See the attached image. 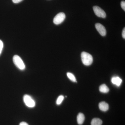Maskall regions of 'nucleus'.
<instances>
[{
  "instance_id": "10",
  "label": "nucleus",
  "mask_w": 125,
  "mask_h": 125,
  "mask_svg": "<svg viewBox=\"0 0 125 125\" xmlns=\"http://www.w3.org/2000/svg\"><path fill=\"white\" fill-rule=\"evenodd\" d=\"M99 90L100 92L104 93H108L109 90V88L105 84L101 85L99 87Z\"/></svg>"
},
{
  "instance_id": "3",
  "label": "nucleus",
  "mask_w": 125,
  "mask_h": 125,
  "mask_svg": "<svg viewBox=\"0 0 125 125\" xmlns=\"http://www.w3.org/2000/svg\"><path fill=\"white\" fill-rule=\"evenodd\" d=\"M23 101L25 104L28 107L33 108L36 105L35 101L32 97L28 94H25L23 97Z\"/></svg>"
},
{
  "instance_id": "11",
  "label": "nucleus",
  "mask_w": 125,
  "mask_h": 125,
  "mask_svg": "<svg viewBox=\"0 0 125 125\" xmlns=\"http://www.w3.org/2000/svg\"><path fill=\"white\" fill-rule=\"evenodd\" d=\"M103 122L100 118H95L92 120L91 122V125H102Z\"/></svg>"
},
{
  "instance_id": "7",
  "label": "nucleus",
  "mask_w": 125,
  "mask_h": 125,
  "mask_svg": "<svg viewBox=\"0 0 125 125\" xmlns=\"http://www.w3.org/2000/svg\"><path fill=\"white\" fill-rule=\"evenodd\" d=\"M99 107L101 111L106 112L109 109V105L107 103L105 102H101L99 104Z\"/></svg>"
},
{
  "instance_id": "17",
  "label": "nucleus",
  "mask_w": 125,
  "mask_h": 125,
  "mask_svg": "<svg viewBox=\"0 0 125 125\" xmlns=\"http://www.w3.org/2000/svg\"><path fill=\"white\" fill-rule=\"evenodd\" d=\"M122 37H123V38L124 39H125V28H124L123 29V31H122Z\"/></svg>"
},
{
  "instance_id": "1",
  "label": "nucleus",
  "mask_w": 125,
  "mask_h": 125,
  "mask_svg": "<svg viewBox=\"0 0 125 125\" xmlns=\"http://www.w3.org/2000/svg\"><path fill=\"white\" fill-rule=\"evenodd\" d=\"M81 60L83 64L86 66H89L93 63V57L92 55L85 52H83L81 54Z\"/></svg>"
},
{
  "instance_id": "16",
  "label": "nucleus",
  "mask_w": 125,
  "mask_h": 125,
  "mask_svg": "<svg viewBox=\"0 0 125 125\" xmlns=\"http://www.w3.org/2000/svg\"><path fill=\"white\" fill-rule=\"evenodd\" d=\"M12 0L14 3L17 4V3H19L21 2V1H22L23 0Z\"/></svg>"
},
{
  "instance_id": "2",
  "label": "nucleus",
  "mask_w": 125,
  "mask_h": 125,
  "mask_svg": "<svg viewBox=\"0 0 125 125\" xmlns=\"http://www.w3.org/2000/svg\"><path fill=\"white\" fill-rule=\"evenodd\" d=\"M13 62L18 69L23 70L25 69V66L21 58L17 55H15L13 57Z\"/></svg>"
},
{
  "instance_id": "9",
  "label": "nucleus",
  "mask_w": 125,
  "mask_h": 125,
  "mask_svg": "<svg viewBox=\"0 0 125 125\" xmlns=\"http://www.w3.org/2000/svg\"><path fill=\"white\" fill-rule=\"evenodd\" d=\"M111 81L112 83L113 84H115L118 86H120L122 82V80L118 76L112 78V79Z\"/></svg>"
},
{
  "instance_id": "5",
  "label": "nucleus",
  "mask_w": 125,
  "mask_h": 125,
  "mask_svg": "<svg viewBox=\"0 0 125 125\" xmlns=\"http://www.w3.org/2000/svg\"><path fill=\"white\" fill-rule=\"evenodd\" d=\"M94 12L97 16L100 18H105L106 17L105 11L100 7L98 6H94L93 7Z\"/></svg>"
},
{
  "instance_id": "14",
  "label": "nucleus",
  "mask_w": 125,
  "mask_h": 125,
  "mask_svg": "<svg viewBox=\"0 0 125 125\" xmlns=\"http://www.w3.org/2000/svg\"><path fill=\"white\" fill-rule=\"evenodd\" d=\"M3 46H4L3 43L1 40H0V55L1 54V52H2Z\"/></svg>"
},
{
  "instance_id": "15",
  "label": "nucleus",
  "mask_w": 125,
  "mask_h": 125,
  "mask_svg": "<svg viewBox=\"0 0 125 125\" xmlns=\"http://www.w3.org/2000/svg\"><path fill=\"white\" fill-rule=\"evenodd\" d=\"M121 5L122 8L124 11H125V1H122L121 3Z\"/></svg>"
},
{
  "instance_id": "18",
  "label": "nucleus",
  "mask_w": 125,
  "mask_h": 125,
  "mask_svg": "<svg viewBox=\"0 0 125 125\" xmlns=\"http://www.w3.org/2000/svg\"><path fill=\"white\" fill-rule=\"evenodd\" d=\"M19 125H29L26 122H22L20 123Z\"/></svg>"
},
{
  "instance_id": "12",
  "label": "nucleus",
  "mask_w": 125,
  "mask_h": 125,
  "mask_svg": "<svg viewBox=\"0 0 125 125\" xmlns=\"http://www.w3.org/2000/svg\"><path fill=\"white\" fill-rule=\"evenodd\" d=\"M67 75L68 78L71 81L73 82H77L76 81V78L75 77L74 75L72 73L68 72L67 73Z\"/></svg>"
},
{
  "instance_id": "6",
  "label": "nucleus",
  "mask_w": 125,
  "mask_h": 125,
  "mask_svg": "<svg viewBox=\"0 0 125 125\" xmlns=\"http://www.w3.org/2000/svg\"><path fill=\"white\" fill-rule=\"evenodd\" d=\"M96 29L101 36H105L106 34V30L105 27L101 24L97 23L95 24Z\"/></svg>"
},
{
  "instance_id": "4",
  "label": "nucleus",
  "mask_w": 125,
  "mask_h": 125,
  "mask_svg": "<svg viewBox=\"0 0 125 125\" xmlns=\"http://www.w3.org/2000/svg\"><path fill=\"white\" fill-rule=\"evenodd\" d=\"M65 18V15L64 13H59L54 18L53 22L56 25L60 24L64 21Z\"/></svg>"
},
{
  "instance_id": "8",
  "label": "nucleus",
  "mask_w": 125,
  "mask_h": 125,
  "mask_svg": "<svg viewBox=\"0 0 125 125\" xmlns=\"http://www.w3.org/2000/svg\"><path fill=\"white\" fill-rule=\"evenodd\" d=\"M85 120L84 115L82 113H79L77 117V122L79 125H82Z\"/></svg>"
},
{
  "instance_id": "13",
  "label": "nucleus",
  "mask_w": 125,
  "mask_h": 125,
  "mask_svg": "<svg viewBox=\"0 0 125 125\" xmlns=\"http://www.w3.org/2000/svg\"><path fill=\"white\" fill-rule=\"evenodd\" d=\"M64 99V96L62 95H61L58 97V98L56 101V104L57 105H60L62 103V102Z\"/></svg>"
}]
</instances>
